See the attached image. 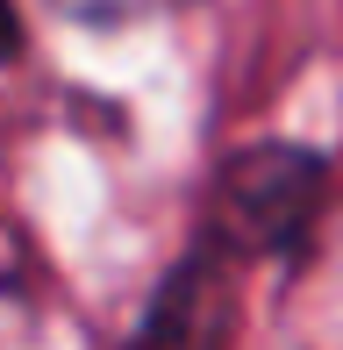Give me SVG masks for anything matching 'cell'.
Masks as SVG:
<instances>
[{
	"mask_svg": "<svg viewBox=\"0 0 343 350\" xmlns=\"http://www.w3.org/2000/svg\"><path fill=\"white\" fill-rule=\"evenodd\" d=\"M0 51H14V0H0Z\"/></svg>",
	"mask_w": 343,
	"mask_h": 350,
	"instance_id": "cell-3",
	"label": "cell"
},
{
	"mask_svg": "<svg viewBox=\"0 0 343 350\" xmlns=\"http://www.w3.org/2000/svg\"><path fill=\"white\" fill-rule=\"evenodd\" d=\"M136 350H229V286H222V272L208 258L179 265L165 279Z\"/></svg>",
	"mask_w": 343,
	"mask_h": 350,
	"instance_id": "cell-2",
	"label": "cell"
},
{
	"mask_svg": "<svg viewBox=\"0 0 343 350\" xmlns=\"http://www.w3.org/2000/svg\"><path fill=\"white\" fill-rule=\"evenodd\" d=\"M315 186H322L315 157H301V150H251L236 172H229V215H236V229L251 236V243H279V236L301 229Z\"/></svg>",
	"mask_w": 343,
	"mask_h": 350,
	"instance_id": "cell-1",
	"label": "cell"
}]
</instances>
